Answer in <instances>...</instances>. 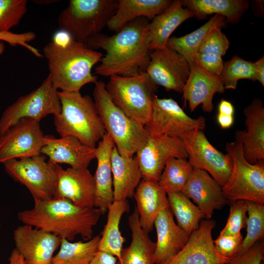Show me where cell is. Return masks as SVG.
<instances>
[{
    "label": "cell",
    "instance_id": "obj_45",
    "mask_svg": "<svg viewBox=\"0 0 264 264\" xmlns=\"http://www.w3.org/2000/svg\"><path fill=\"white\" fill-rule=\"evenodd\" d=\"M117 260L114 256L98 250L89 264H116Z\"/></svg>",
    "mask_w": 264,
    "mask_h": 264
},
{
    "label": "cell",
    "instance_id": "obj_49",
    "mask_svg": "<svg viewBox=\"0 0 264 264\" xmlns=\"http://www.w3.org/2000/svg\"><path fill=\"white\" fill-rule=\"evenodd\" d=\"M217 119L219 125L223 129L230 128L234 122V115H225L218 113Z\"/></svg>",
    "mask_w": 264,
    "mask_h": 264
},
{
    "label": "cell",
    "instance_id": "obj_29",
    "mask_svg": "<svg viewBox=\"0 0 264 264\" xmlns=\"http://www.w3.org/2000/svg\"><path fill=\"white\" fill-rule=\"evenodd\" d=\"M181 2L199 20L214 14L224 17L226 23L233 24L239 22L249 7L248 1L245 0H182Z\"/></svg>",
    "mask_w": 264,
    "mask_h": 264
},
{
    "label": "cell",
    "instance_id": "obj_16",
    "mask_svg": "<svg viewBox=\"0 0 264 264\" xmlns=\"http://www.w3.org/2000/svg\"><path fill=\"white\" fill-rule=\"evenodd\" d=\"M216 222L202 220L198 229L190 236L185 246L173 257L159 264H224L232 260L220 255L216 250L212 231Z\"/></svg>",
    "mask_w": 264,
    "mask_h": 264
},
{
    "label": "cell",
    "instance_id": "obj_48",
    "mask_svg": "<svg viewBox=\"0 0 264 264\" xmlns=\"http://www.w3.org/2000/svg\"><path fill=\"white\" fill-rule=\"evenodd\" d=\"M256 65L255 79L264 86V57L262 56L257 61Z\"/></svg>",
    "mask_w": 264,
    "mask_h": 264
},
{
    "label": "cell",
    "instance_id": "obj_33",
    "mask_svg": "<svg viewBox=\"0 0 264 264\" xmlns=\"http://www.w3.org/2000/svg\"><path fill=\"white\" fill-rule=\"evenodd\" d=\"M101 235L87 241L71 242L62 239L59 251L52 258V264H89L98 251Z\"/></svg>",
    "mask_w": 264,
    "mask_h": 264
},
{
    "label": "cell",
    "instance_id": "obj_9",
    "mask_svg": "<svg viewBox=\"0 0 264 264\" xmlns=\"http://www.w3.org/2000/svg\"><path fill=\"white\" fill-rule=\"evenodd\" d=\"M61 109L57 90L48 75L39 88L19 97L4 111L0 118V136L22 119L40 121L48 115L59 114Z\"/></svg>",
    "mask_w": 264,
    "mask_h": 264
},
{
    "label": "cell",
    "instance_id": "obj_21",
    "mask_svg": "<svg viewBox=\"0 0 264 264\" xmlns=\"http://www.w3.org/2000/svg\"><path fill=\"white\" fill-rule=\"evenodd\" d=\"M181 192L197 204L207 220L211 219L215 210L228 202L222 187L207 172L200 169H193Z\"/></svg>",
    "mask_w": 264,
    "mask_h": 264
},
{
    "label": "cell",
    "instance_id": "obj_10",
    "mask_svg": "<svg viewBox=\"0 0 264 264\" xmlns=\"http://www.w3.org/2000/svg\"><path fill=\"white\" fill-rule=\"evenodd\" d=\"M45 158V155L40 154L10 160L3 164L8 175L27 188L34 202L54 198L56 180L55 166L46 162Z\"/></svg>",
    "mask_w": 264,
    "mask_h": 264
},
{
    "label": "cell",
    "instance_id": "obj_3",
    "mask_svg": "<svg viewBox=\"0 0 264 264\" xmlns=\"http://www.w3.org/2000/svg\"><path fill=\"white\" fill-rule=\"evenodd\" d=\"M43 52L55 89L80 92L85 85L97 81L98 77L92 73L91 69L100 62L103 54L88 48L86 44L73 39L61 46L50 42L44 47Z\"/></svg>",
    "mask_w": 264,
    "mask_h": 264
},
{
    "label": "cell",
    "instance_id": "obj_18",
    "mask_svg": "<svg viewBox=\"0 0 264 264\" xmlns=\"http://www.w3.org/2000/svg\"><path fill=\"white\" fill-rule=\"evenodd\" d=\"M15 249L26 264H52L62 239L51 233L24 224L13 233Z\"/></svg>",
    "mask_w": 264,
    "mask_h": 264
},
{
    "label": "cell",
    "instance_id": "obj_14",
    "mask_svg": "<svg viewBox=\"0 0 264 264\" xmlns=\"http://www.w3.org/2000/svg\"><path fill=\"white\" fill-rule=\"evenodd\" d=\"M39 122L22 119L0 136V163L41 154L45 135Z\"/></svg>",
    "mask_w": 264,
    "mask_h": 264
},
{
    "label": "cell",
    "instance_id": "obj_8",
    "mask_svg": "<svg viewBox=\"0 0 264 264\" xmlns=\"http://www.w3.org/2000/svg\"><path fill=\"white\" fill-rule=\"evenodd\" d=\"M225 150L233 161L229 178L222 187L226 198L231 202L243 200L264 205V161L249 163L244 156L242 144L237 141L227 143Z\"/></svg>",
    "mask_w": 264,
    "mask_h": 264
},
{
    "label": "cell",
    "instance_id": "obj_44",
    "mask_svg": "<svg viewBox=\"0 0 264 264\" xmlns=\"http://www.w3.org/2000/svg\"><path fill=\"white\" fill-rule=\"evenodd\" d=\"M31 35L30 32L22 34H15L11 32L0 34V41L7 42L11 45H16L17 44H21L27 47L28 44L26 42H30Z\"/></svg>",
    "mask_w": 264,
    "mask_h": 264
},
{
    "label": "cell",
    "instance_id": "obj_47",
    "mask_svg": "<svg viewBox=\"0 0 264 264\" xmlns=\"http://www.w3.org/2000/svg\"><path fill=\"white\" fill-rule=\"evenodd\" d=\"M234 107L231 102L225 99L221 100L218 106L219 113L234 115Z\"/></svg>",
    "mask_w": 264,
    "mask_h": 264
},
{
    "label": "cell",
    "instance_id": "obj_20",
    "mask_svg": "<svg viewBox=\"0 0 264 264\" xmlns=\"http://www.w3.org/2000/svg\"><path fill=\"white\" fill-rule=\"evenodd\" d=\"M246 129L235 133L242 147L245 159L254 164L264 159V107L260 98L253 99L243 111Z\"/></svg>",
    "mask_w": 264,
    "mask_h": 264
},
{
    "label": "cell",
    "instance_id": "obj_51",
    "mask_svg": "<svg viewBox=\"0 0 264 264\" xmlns=\"http://www.w3.org/2000/svg\"><path fill=\"white\" fill-rule=\"evenodd\" d=\"M4 51V46L3 42L0 41V55Z\"/></svg>",
    "mask_w": 264,
    "mask_h": 264
},
{
    "label": "cell",
    "instance_id": "obj_40",
    "mask_svg": "<svg viewBox=\"0 0 264 264\" xmlns=\"http://www.w3.org/2000/svg\"><path fill=\"white\" fill-rule=\"evenodd\" d=\"M221 29H215L207 35L200 45L198 53L213 54L221 57L225 54L230 43Z\"/></svg>",
    "mask_w": 264,
    "mask_h": 264
},
{
    "label": "cell",
    "instance_id": "obj_22",
    "mask_svg": "<svg viewBox=\"0 0 264 264\" xmlns=\"http://www.w3.org/2000/svg\"><path fill=\"white\" fill-rule=\"evenodd\" d=\"M224 91L220 75L210 74L194 62L182 93L183 100L185 103H188L191 112L201 105L204 112H210L214 108V95Z\"/></svg>",
    "mask_w": 264,
    "mask_h": 264
},
{
    "label": "cell",
    "instance_id": "obj_52",
    "mask_svg": "<svg viewBox=\"0 0 264 264\" xmlns=\"http://www.w3.org/2000/svg\"><path fill=\"white\" fill-rule=\"evenodd\" d=\"M229 264V263H226V264Z\"/></svg>",
    "mask_w": 264,
    "mask_h": 264
},
{
    "label": "cell",
    "instance_id": "obj_36",
    "mask_svg": "<svg viewBox=\"0 0 264 264\" xmlns=\"http://www.w3.org/2000/svg\"><path fill=\"white\" fill-rule=\"evenodd\" d=\"M255 72V62L234 56L230 60L223 63L220 76L225 89H235L238 82L241 79L256 81Z\"/></svg>",
    "mask_w": 264,
    "mask_h": 264
},
{
    "label": "cell",
    "instance_id": "obj_46",
    "mask_svg": "<svg viewBox=\"0 0 264 264\" xmlns=\"http://www.w3.org/2000/svg\"><path fill=\"white\" fill-rule=\"evenodd\" d=\"M72 40L73 38L69 33L60 29L53 34L52 42L59 46H65Z\"/></svg>",
    "mask_w": 264,
    "mask_h": 264
},
{
    "label": "cell",
    "instance_id": "obj_30",
    "mask_svg": "<svg viewBox=\"0 0 264 264\" xmlns=\"http://www.w3.org/2000/svg\"><path fill=\"white\" fill-rule=\"evenodd\" d=\"M127 200L114 201L108 209L107 221L101 234L98 250L115 257L118 263L122 262L121 252L124 242L119 225L123 215L129 212Z\"/></svg>",
    "mask_w": 264,
    "mask_h": 264
},
{
    "label": "cell",
    "instance_id": "obj_11",
    "mask_svg": "<svg viewBox=\"0 0 264 264\" xmlns=\"http://www.w3.org/2000/svg\"><path fill=\"white\" fill-rule=\"evenodd\" d=\"M205 126L203 116L191 118L174 99L159 98L156 95L153 98L150 119L145 125L150 133L180 139L196 130H203Z\"/></svg>",
    "mask_w": 264,
    "mask_h": 264
},
{
    "label": "cell",
    "instance_id": "obj_6",
    "mask_svg": "<svg viewBox=\"0 0 264 264\" xmlns=\"http://www.w3.org/2000/svg\"><path fill=\"white\" fill-rule=\"evenodd\" d=\"M117 2L116 0H70L59 15V27L73 40L86 44L88 38L107 26L116 11Z\"/></svg>",
    "mask_w": 264,
    "mask_h": 264
},
{
    "label": "cell",
    "instance_id": "obj_38",
    "mask_svg": "<svg viewBox=\"0 0 264 264\" xmlns=\"http://www.w3.org/2000/svg\"><path fill=\"white\" fill-rule=\"evenodd\" d=\"M26 0H0V34L10 32L27 11Z\"/></svg>",
    "mask_w": 264,
    "mask_h": 264
},
{
    "label": "cell",
    "instance_id": "obj_39",
    "mask_svg": "<svg viewBox=\"0 0 264 264\" xmlns=\"http://www.w3.org/2000/svg\"><path fill=\"white\" fill-rule=\"evenodd\" d=\"M248 201L238 200L231 202L229 215L225 227L220 235H237L246 226Z\"/></svg>",
    "mask_w": 264,
    "mask_h": 264
},
{
    "label": "cell",
    "instance_id": "obj_15",
    "mask_svg": "<svg viewBox=\"0 0 264 264\" xmlns=\"http://www.w3.org/2000/svg\"><path fill=\"white\" fill-rule=\"evenodd\" d=\"M190 71L186 59L175 50L165 46L152 51L145 72L157 86L167 91L182 93Z\"/></svg>",
    "mask_w": 264,
    "mask_h": 264
},
{
    "label": "cell",
    "instance_id": "obj_41",
    "mask_svg": "<svg viewBox=\"0 0 264 264\" xmlns=\"http://www.w3.org/2000/svg\"><path fill=\"white\" fill-rule=\"evenodd\" d=\"M242 241L241 233L234 235H219L214 241V245L216 251L220 255L232 260L240 254Z\"/></svg>",
    "mask_w": 264,
    "mask_h": 264
},
{
    "label": "cell",
    "instance_id": "obj_2",
    "mask_svg": "<svg viewBox=\"0 0 264 264\" xmlns=\"http://www.w3.org/2000/svg\"><path fill=\"white\" fill-rule=\"evenodd\" d=\"M102 214L95 207L82 208L66 198L34 202L31 209L18 213L24 224L31 225L69 241L80 236L84 241L93 238V227Z\"/></svg>",
    "mask_w": 264,
    "mask_h": 264
},
{
    "label": "cell",
    "instance_id": "obj_25",
    "mask_svg": "<svg viewBox=\"0 0 264 264\" xmlns=\"http://www.w3.org/2000/svg\"><path fill=\"white\" fill-rule=\"evenodd\" d=\"M114 146L111 138L106 133L96 147L97 167L94 176V207L100 210L102 215L108 211L109 206L114 201L111 154Z\"/></svg>",
    "mask_w": 264,
    "mask_h": 264
},
{
    "label": "cell",
    "instance_id": "obj_27",
    "mask_svg": "<svg viewBox=\"0 0 264 264\" xmlns=\"http://www.w3.org/2000/svg\"><path fill=\"white\" fill-rule=\"evenodd\" d=\"M170 0H118L117 9L108 23L109 30L118 32L132 21L144 18L152 20L171 4Z\"/></svg>",
    "mask_w": 264,
    "mask_h": 264
},
{
    "label": "cell",
    "instance_id": "obj_32",
    "mask_svg": "<svg viewBox=\"0 0 264 264\" xmlns=\"http://www.w3.org/2000/svg\"><path fill=\"white\" fill-rule=\"evenodd\" d=\"M227 23L225 18L214 15L201 27L184 36L170 37L166 46L176 51L188 63L190 69L195 62V57L199 47L207 35L216 28H222Z\"/></svg>",
    "mask_w": 264,
    "mask_h": 264
},
{
    "label": "cell",
    "instance_id": "obj_42",
    "mask_svg": "<svg viewBox=\"0 0 264 264\" xmlns=\"http://www.w3.org/2000/svg\"><path fill=\"white\" fill-rule=\"evenodd\" d=\"M195 62L210 74L221 75L223 66L221 56L210 53H198L195 57Z\"/></svg>",
    "mask_w": 264,
    "mask_h": 264
},
{
    "label": "cell",
    "instance_id": "obj_1",
    "mask_svg": "<svg viewBox=\"0 0 264 264\" xmlns=\"http://www.w3.org/2000/svg\"><path fill=\"white\" fill-rule=\"evenodd\" d=\"M149 20L134 19L116 34L109 36L102 33L92 36L87 46L93 50L102 49L106 53L95 67V75L132 77L145 72L152 50L150 49Z\"/></svg>",
    "mask_w": 264,
    "mask_h": 264
},
{
    "label": "cell",
    "instance_id": "obj_4",
    "mask_svg": "<svg viewBox=\"0 0 264 264\" xmlns=\"http://www.w3.org/2000/svg\"><path fill=\"white\" fill-rule=\"evenodd\" d=\"M61 109L54 116V123L61 137L72 136L83 144L96 148L106 131L94 100L80 92L57 90Z\"/></svg>",
    "mask_w": 264,
    "mask_h": 264
},
{
    "label": "cell",
    "instance_id": "obj_37",
    "mask_svg": "<svg viewBox=\"0 0 264 264\" xmlns=\"http://www.w3.org/2000/svg\"><path fill=\"white\" fill-rule=\"evenodd\" d=\"M246 234L243 239L241 255L264 236V205L248 201Z\"/></svg>",
    "mask_w": 264,
    "mask_h": 264
},
{
    "label": "cell",
    "instance_id": "obj_12",
    "mask_svg": "<svg viewBox=\"0 0 264 264\" xmlns=\"http://www.w3.org/2000/svg\"><path fill=\"white\" fill-rule=\"evenodd\" d=\"M187 160L193 168L207 172L222 187L230 176L233 161L228 154L217 150L202 130H196L182 137Z\"/></svg>",
    "mask_w": 264,
    "mask_h": 264
},
{
    "label": "cell",
    "instance_id": "obj_13",
    "mask_svg": "<svg viewBox=\"0 0 264 264\" xmlns=\"http://www.w3.org/2000/svg\"><path fill=\"white\" fill-rule=\"evenodd\" d=\"M149 133L145 143L135 156L142 179L157 181L167 161L171 158H188L181 139Z\"/></svg>",
    "mask_w": 264,
    "mask_h": 264
},
{
    "label": "cell",
    "instance_id": "obj_5",
    "mask_svg": "<svg viewBox=\"0 0 264 264\" xmlns=\"http://www.w3.org/2000/svg\"><path fill=\"white\" fill-rule=\"evenodd\" d=\"M94 84V102L106 133L120 155L132 156L146 142L149 132L144 125L128 116L113 103L104 82L97 81Z\"/></svg>",
    "mask_w": 264,
    "mask_h": 264
},
{
    "label": "cell",
    "instance_id": "obj_24",
    "mask_svg": "<svg viewBox=\"0 0 264 264\" xmlns=\"http://www.w3.org/2000/svg\"><path fill=\"white\" fill-rule=\"evenodd\" d=\"M133 197L142 229L147 233L152 231L159 214L170 208L166 192L157 181L142 179Z\"/></svg>",
    "mask_w": 264,
    "mask_h": 264
},
{
    "label": "cell",
    "instance_id": "obj_43",
    "mask_svg": "<svg viewBox=\"0 0 264 264\" xmlns=\"http://www.w3.org/2000/svg\"><path fill=\"white\" fill-rule=\"evenodd\" d=\"M264 257V242H257L244 253L232 259L229 264H261Z\"/></svg>",
    "mask_w": 264,
    "mask_h": 264
},
{
    "label": "cell",
    "instance_id": "obj_35",
    "mask_svg": "<svg viewBox=\"0 0 264 264\" xmlns=\"http://www.w3.org/2000/svg\"><path fill=\"white\" fill-rule=\"evenodd\" d=\"M193 169L187 159L171 158L166 163L158 183L166 193L180 192Z\"/></svg>",
    "mask_w": 264,
    "mask_h": 264
},
{
    "label": "cell",
    "instance_id": "obj_17",
    "mask_svg": "<svg viewBox=\"0 0 264 264\" xmlns=\"http://www.w3.org/2000/svg\"><path fill=\"white\" fill-rule=\"evenodd\" d=\"M56 180L53 198H66L82 208L94 207L95 183L88 168L64 169L55 164Z\"/></svg>",
    "mask_w": 264,
    "mask_h": 264
},
{
    "label": "cell",
    "instance_id": "obj_23",
    "mask_svg": "<svg viewBox=\"0 0 264 264\" xmlns=\"http://www.w3.org/2000/svg\"><path fill=\"white\" fill-rule=\"evenodd\" d=\"M170 208L161 211L156 217L154 226L157 241L153 254L154 264H159L176 254L187 242L190 236L176 223Z\"/></svg>",
    "mask_w": 264,
    "mask_h": 264
},
{
    "label": "cell",
    "instance_id": "obj_7",
    "mask_svg": "<svg viewBox=\"0 0 264 264\" xmlns=\"http://www.w3.org/2000/svg\"><path fill=\"white\" fill-rule=\"evenodd\" d=\"M106 88L120 110L145 126L150 119L152 100L157 89L146 72L132 77L111 76Z\"/></svg>",
    "mask_w": 264,
    "mask_h": 264
},
{
    "label": "cell",
    "instance_id": "obj_26",
    "mask_svg": "<svg viewBox=\"0 0 264 264\" xmlns=\"http://www.w3.org/2000/svg\"><path fill=\"white\" fill-rule=\"evenodd\" d=\"M111 165L114 201L133 197L142 179L136 157L120 155L114 146L111 154Z\"/></svg>",
    "mask_w": 264,
    "mask_h": 264
},
{
    "label": "cell",
    "instance_id": "obj_28",
    "mask_svg": "<svg viewBox=\"0 0 264 264\" xmlns=\"http://www.w3.org/2000/svg\"><path fill=\"white\" fill-rule=\"evenodd\" d=\"M192 11L184 7L180 0H173L162 13L154 18L149 24L150 49L166 46L171 35L182 22L194 17Z\"/></svg>",
    "mask_w": 264,
    "mask_h": 264
},
{
    "label": "cell",
    "instance_id": "obj_31",
    "mask_svg": "<svg viewBox=\"0 0 264 264\" xmlns=\"http://www.w3.org/2000/svg\"><path fill=\"white\" fill-rule=\"evenodd\" d=\"M128 224L131 231V243L128 247L122 249V262L118 264H154L153 254L155 242L141 227L138 215L129 216Z\"/></svg>",
    "mask_w": 264,
    "mask_h": 264
},
{
    "label": "cell",
    "instance_id": "obj_19",
    "mask_svg": "<svg viewBox=\"0 0 264 264\" xmlns=\"http://www.w3.org/2000/svg\"><path fill=\"white\" fill-rule=\"evenodd\" d=\"M41 154L48 156L51 164H67L72 168H88L96 158L97 150L81 143L72 136L56 138L45 135Z\"/></svg>",
    "mask_w": 264,
    "mask_h": 264
},
{
    "label": "cell",
    "instance_id": "obj_34",
    "mask_svg": "<svg viewBox=\"0 0 264 264\" xmlns=\"http://www.w3.org/2000/svg\"><path fill=\"white\" fill-rule=\"evenodd\" d=\"M170 208L176 218L177 225L188 235L199 227L205 218L203 212L182 193H167Z\"/></svg>",
    "mask_w": 264,
    "mask_h": 264
},
{
    "label": "cell",
    "instance_id": "obj_50",
    "mask_svg": "<svg viewBox=\"0 0 264 264\" xmlns=\"http://www.w3.org/2000/svg\"><path fill=\"white\" fill-rule=\"evenodd\" d=\"M8 260V264H26L22 256L15 248L12 251Z\"/></svg>",
    "mask_w": 264,
    "mask_h": 264
}]
</instances>
